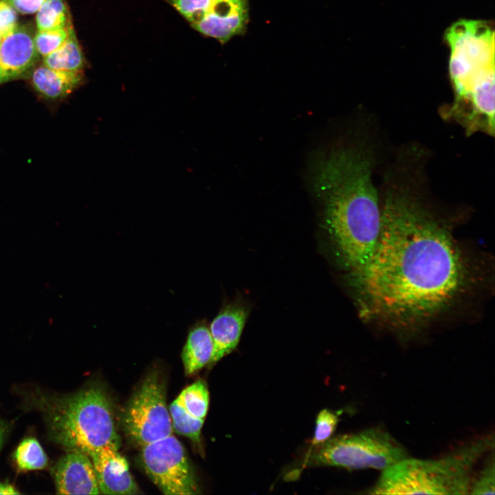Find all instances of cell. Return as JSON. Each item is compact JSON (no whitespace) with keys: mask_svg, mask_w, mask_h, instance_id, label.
<instances>
[{"mask_svg":"<svg viewBox=\"0 0 495 495\" xmlns=\"http://www.w3.org/2000/svg\"><path fill=\"white\" fill-rule=\"evenodd\" d=\"M374 251L355 274L367 314L417 325L463 289L468 271L451 233L407 193L388 192Z\"/></svg>","mask_w":495,"mask_h":495,"instance_id":"cell-1","label":"cell"},{"mask_svg":"<svg viewBox=\"0 0 495 495\" xmlns=\"http://www.w3.org/2000/svg\"><path fill=\"white\" fill-rule=\"evenodd\" d=\"M373 165L368 149L351 146L320 155L314 166V186L324 203L327 226L354 274L370 259L381 228Z\"/></svg>","mask_w":495,"mask_h":495,"instance_id":"cell-2","label":"cell"},{"mask_svg":"<svg viewBox=\"0 0 495 495\" xmlns=\"http://www.w3.org/2000/svg\"><path fill=\"white\" fill-rule=\"evenodd\" d=\"M33 404L42 413L51 440L67 451L87 456L120 447L113 408L104 391L90 386L65 395L37 393Z\"/></svg>","mask_w":495,"mask_h":495,"instance_id":"cell-3","label":"cell"},{"mask_svg":"<svg viewBox=\"0 0 495 495\" xmlns=\"http://www.w3.org/2000/svg\"><path fill=\"white\" fill-rule=\"evenodd\" d=\"M493 435L469 441L443 456H407L382 471L369 494H468L479 461L494 450Z\"/></svg>","mask_w":495,"mask_h":495,"instance_id":"cell-4","label":"cell"},{"mask_svg":"<svg viewBox=\"0 0 495 495\" xmlns=\"http://www.w3.org/2000/svg\"><path fill=\"white\" fill-rule=\"evenodd\" d=\"M450 47L449 73L455 93L450 111L461 113L494 85V33L483 21L462 19L445 34Z\"/></svg>","mask_w":495,"mask_h":495,"instance_id":"cell-5","label":"cell"},{"mask_svg":"<svg viewBox=\"0 0 495 495\" xmlns=\"http://www.w3.org/2000/svg\"><path fill=\"white\" fill-rule=\"evenodd\" d=\"M408 456L406 449L388 432L373 427L338 435L311 447L303 467L334 466L382 471Z\"/></svg>","mask_w":495,"mask_h":495,"instance_id":"cell-6","label":"cell"},{"mask_svg":"<svg viewBox=\"0 0 495 495\" xmlns=\"http://www.w3.org/2000/svg\"><path fill=\"white\" fill-rule=\"evenodd\" d=\"M122 423L129 438L142 447L173 434L164 384L157 372L147 375L134 393Z\"/></svg>","mask_w":495,"mask_h":495,"instance_id":"cell-7","label":"cell"},{"mask_svg":"<svg viewBox=\"0 0 495 495\" xmlns=\"http://www.w3.org/2000/svg\"><path fill=\"white\" fill-rule=\"evenodd\" d=\"M140 457L146 473L164 494L199 493L185 450L173 434L142 446Z\"/></svg>","mask_w":495,"mask_h":495,"instance_id":"cell-8","label":"cell"},{"mask_svg":"<svg viewBox=\"0 0 495 495\" xmlns=\"http://www.w3.org/2000/svg\"><path fill=\"white\" fill-rule=\"evenodd\" d=\"M191 26L222 43L244 32L248 21L247 0H167Z\"/></svg>","mask_w":495,"mask_h":495,"instance_id":"cell-9","label":"cell"},{"mask_svg":"<svg viewBox=\"0 0 495 495\" xmlns=\"http://www.w3.org/2000/svg\"><path fill=\"white\" fill-rule=\"evenodd\" d=\"M89 456L93 463L100 494L138 493V485L131 474L128 463L118 452V448L107 446Z\"/></svg>","mask_w":495,"mask_h":495,"instance_id":"cell-10","label":"cell"},{"mask_svg":"<svg viewBox=\"0 0 495 495\" xmlns=\"http://www.w3.org/2000/svg\"><path fill=\"white\" fill-rule=\"evenodd\" d=\"M58 494H99L91 459L79 451H68L52 469Z\"/></svg>","mask_w":495,"mask_h":495,"instance_id":"cell-11","label":"cell"},{"mask_svg":"<svg viewBox=\"0 0 495 495\" xmlns=\"http://www.w3.org/2000/svg\"><path fill=\"white\" fill-rule=\"evenodd\" d=\"M38 58L31 31L17 25L0 43V83L22 76L36 64Z\"/></svg>","mask_w":495,"mask_h":495,"instance_id":"cell-12","label":"cell"},{"mask_svg":"<svg viewBox=\"0 0 495 495\" xmlns=\"http://www.w3.org/2000/svg\"><path fill=\"white\" fill-rule=\"evenodd\" d=\"M248 316L241 305L228 304L221 307L208 325L213 342L209 364H214L231 353L237 346Z\"/></svg>","mask_w":495,"mask_h":495,"instance_id":"cell-13","label":"cell"},{"mask_svg":"<svg viewBox=\"0 0 495 495\" xmlns=\"http://www.w3.org/2000/svg\"><path fill=\"white\" fill-rule=\"evenodd\" d=\"M213 352V342L205 320L196 321L188 329L182 351L186 375H192L209 364Z\"/></svg>","mask_w":495,"mask_h":495,"instance_id":"cell-14","label":"cell"},{"mask_svg":"<svg viewBox=\"0 0 495 495\" xmlns=\"http://www.w3.org/2000/svg\"><path fill=\"white\" fill-rule=\"evenodd\" d=\"M81 71L69 72L36 67L32 74L34 89L47 98L57 99L70 94L81 82Z\"/></svg>","mask_w":495,"mask_h":495,"instance_id":"cell-15","label":"cell"},{"mask_svg":"<svg viewBox=\"0 0 495 495\" xmlns=\"http://www.w3.org/2000/svg\"><path fill=\"white\" fill-rule=\"evenodd\" d=\"M84 63V56L73 28L62 45L43 57L44 65L56 70L81 71Z\"/></svg>","mask_w":495,"mask_h":495,"instance_id":"cell-16","label":"cell"},{"mask_svg":"<svg viewBox=\"0 0 495 495\" xmlns=\"http://www.w3.org/2000/svg\"><path fill=\"white\" fill-rule=\"evenodd\" d=\"M36 12L38 30H60L72 25L69 12L64 0H46Z\"/></svg>","mask_w":495,"mask_h":495,"instance_id":"cell-17","label":"cell"},{"mask_svg":"<svg viewBox=\"0 0 495 495\" xmlns=\"http://www.w3.org/2000/svg\"><path fill=\"white\" fill-rule=\"evenodd\" d=\"M176 399L192 417L205 419L208 409L209 393L204 381L198 380L188 386Z\"/></svg>","mask_w":495,"mask_h":495,"instance_id":"cell-18","label":"cell"},{"mask_svg":"<svg viewBox=\"0 0 495 495\" xmlns=\"http://www.w3.org/2000/svg\"><path fill=\"white\" fill-rule=\"evenodd\" d=\"M14 459L23 471L41 470L47 465V457L39 442L33 437L25 438L19 444Z\"/></svg>","mask_w":495,"mask_h":495,"instance_id":"cell-19","label":"cell"},{"mask_svg":"<svg viewBox=\"0 0 495 495\" xmlns=\"http://www.w3.org/2000/svg\"><path fill=\"white\" fill-rule=\"evenodd\" d=\"M169 412L174 430L195 442H199L204 419H197L189 415L179 402L175 399L170 404Z\"/></svg>","mask_w":495,"mask_h":495,"instance_id":"cell-20","label":"cell"},{"mask_svg":"<svg viewBox=\"0 0 495 495\" xmlns=\"http://www.w3.org/2000/svg\"><path fill=\"white\" fill-rule=\"evenodd\" d=\"M483 467L475 472L470 490V494H494V450L487 454Z\"/></svg>","mask_w":495,"mask_h":495,"instance_id":"cell-21","label":"cell"},{"mask_svg":"<svg viewBox=\"0 0 495 495\" xmlns=\"http://www.w3.org/2000/svg\"><path fill=\"white\" fill-rule=\"evenodd\" d=\"M72 25L63 29L40 31L34 36V41L38 54L43 57L58 49L67 38Z\"/></svg>","mask_w":495,"mask_h":495,"instance_id":"cell-22","label":"cell"},{"mask_svg":"<svg viewBox=\"0 0 495 495\" xmlns=\"http://www.w3.org/2000/svg\"><path fill=\"white\" fill-rule=\"evenodd\" d=\"M338 421V414L327 409L321 410L316 418V430L311 448L329 439L335 431Z\"/></svg>","mask_w":495,"mask_h":495,"instance_id":"cell-23","label":"cell"},{"mask_svg":"<svg viewBox=\"0 0 495 495\" xmlns=\"http://www.w3.org/2000/svg\"><path fill=\"white\" fill-rule=\"evenodd\" d=\"M16 25V10L6 0H0V37L10 33Z\"/></svg>","mask_w":495,"mask_h":495,"instance_id":"cell-24","label":"cell"},{"mask_svg":"<svg viewBox=\"0 0 495 495\" xmlns=\"http://www.w3.org/2000/svg\"><path fill=\"white\" fill-rule=\"evenodd\" d=\"M16 12L29 14L36 12L46 0H6Z\"/></svg>","mask_w":495,"mask_h":495,"instance_id":"cell-25","label":"cell"},{"mask_svg":"<svg viewBox=\"0 0 495 495\" xmlns=\"http://www.w3.org/2000/svg\"><path fill=\"white\" fill-rule=\"evenodd\" d=\"M19 494H20V492H18L16 490V489L11 484L6 483V482H0V494L1 495Z\"/></svg>","mask_w":495,"mask_h":495,"instance_id":"cell-26","label":"cell"},{"mask_svg":"<svg viewBox=\"0 0 495 495\" xmlns=\"http://www.w3.org/2000/svg\"><path fill=\"white\" fill-rule=\"evenodd\" d=\"M8 429V427L7 424L2 419H0V451H1V450L3 446V443L5 442Z\"/></svg>","mask_w":495,"mask_h":495,"instance_id":"cell-27","label":"cell"},{"mask_svg":"<svg viewBox=\"0 0 495 495\" xmlns=\"http://www.w3.org/2000/svg\"><path fill=\"white\" fill-rule=\"evenodd\" d=\"M1 39H2V38L0 37V43H1Z\"/></svg>","mask_w":495,"mask_h":495,"instance_id":"cell-28","label":"cell"}]
</instances>
